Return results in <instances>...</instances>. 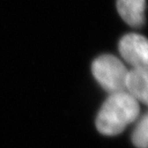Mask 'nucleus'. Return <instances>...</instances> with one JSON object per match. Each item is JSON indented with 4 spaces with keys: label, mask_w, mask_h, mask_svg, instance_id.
<instances>
[{
    "label": "nucleus",
    "mask_w": 148,
    "mask_h": 148,
    "mask_svg": "<svg viewBox=\"0 0 148 148\" xmlns=\"http://www.w3.org/2000/svg\"><path fill=\"white\" fill-rule=\"evenodd\" d=\"M148 77L147 68H132L128 71L125 90L136 101L147 104Z\"/></svg>",
    "instance_id": "obj_4"
},
{
    "label": "nucleus",
    "mask_w": 148,
    "mask_h": 148,
    "mask_svg": "<svg viewBox=\"0 0 148 148\" xmlns=\"http://www.w3.org/2000/svg\"><path fill=\"white\" fill-rule=\"evenodd\" d=\"M92 73L100 86L110 95L123 92L129 70L112 55H103L92 62Z\"/></svg>",
    "instance_id": "obj_2"
},
{
    "label": "nucleus",
    "mask_w": 148,
    "mask_h": 148,
    "mask_svg": "<svg viewBox=\"0 0 148 148\" xmlns=\"http://www.w3.org/2000/svg\"><path fill=\"white\" fill-rule=\"evenodd\" d=\"M119 51L132 68H147L148 43L144 36L137 33L123 36L119 43Z\"/></svg>",
    "instance_id": "obj_3"
},
{
    "label": "nucleus",
    "mask_w": 148,
    "mask_h": 148,
    "mask_svg": "<svg viewBox=\"0 0 148 148\" xmlns=\"http://www.w3.org/2000/svg\"><path fill=\"white\" fill-rule=\"evenodd\" d=\"M116 7L127 24L135 28L144 25L145 0H117Z\"/></svg>",
    "instance_id": "obj_5"
},
{
    "label": "nucleus",
    "mask_w": 148,
    "mask_h": 148,
    "mask_svg": "<svg viewBox=\"0 0 148 148\" xmlns=\"http://www.w3.org/2000/svg\"><path fill=\"white\" fill-rule=\"evenodd\" d=\"M139 102L126 91L111 94L98 112L96 120L97 130L104 136H117L126 127L138 119Z\"/></svg>",
    "instance_id": "obj_1"
},
{
    "label": "nucleus",
    "mask_w": 148,
    "mask_h": 148,
    "mask_svg": "<svg viewBox=\"0 0 148 148\" xmlns=\"http://www.w3.org/2000/svg\"><path fill=\"white\" fill-rule=\"evenodd\" d=\"M147 113L145 112L135 127L132 133V142L137 148H147Z\"/></svg>",
    "instance_id": "obj_6"
}]
</instances>
